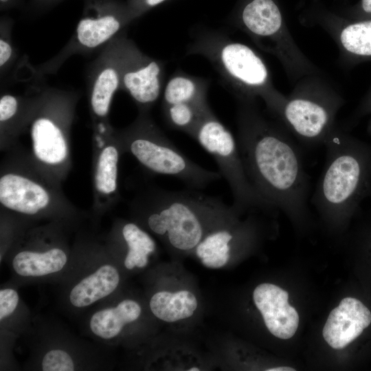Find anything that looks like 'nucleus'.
Returning a JSON list of instances; mask_svg holds the SVG:
<instances>
[{"label": "nucleus", "mask_w": 371, "mask_h": 371, "mask_svg": "<svg viewBox=\"0 0 371 371\" xmlns=\"http://www.w3.org/2000/svg\"><path fill=\"white\" fill-rule=\"evenodd\" d=\"M238 24L258 47L279 60L292 82L319 74L297 45L273 0H251L243 8Z\"/></svg>", "instance_id": "9d476101"}, {"label": "nucleus", "mask_w": 371, "mask_h": 371, "mask_svg": "<svg viewBox=\"0 0 371 371\" xmlns=\"http://www.w3.org/2000/svg\"><path fill=\"white\" fill-rule=\"evenodd\" d=\"M324 146L326 162L310 203L328 221H341L371 196V146L337 126Z\"/></svg>", "instance_id": "f03ea898"}, {"label": "nucleus", "mask_w": 371, "mask_h": 371, "mask_svg": "<svg viewBox=\"0 0 371 371\" xmlns=\"http://www.w3.org/2000/svg\"><path fill=\"white\" fill-rule=\"evenodd\" d=\"M267 371H295V369L291 367H277L271 368L266 370Z\"/></svg>", "instance_id": "473e14b6"}, {"label": "nucleus", "mask_w": 371, "mask_h": 371, "mask_svg": "<svg viewBox=\"0 0 371 371\" xmlns=\"http://www.w3.org/2000/svg\"><path fill=\"white\" fill-rule=\"evenodd\" d=\"M188 370L189 371H199L200 370V369H199L198 368L193 367V368H190Z\"/></svg>", "instance_id": "f704fd0d"}, {"label": "nucleus", "mask_w": 371, "mask_h": 371, "mask_svg": "<svg viewBox=\"0 0 371 371\" xmlns=\"http://www.w3.org/2000/svg\"><path fill=\"white\" fill-rule=\"evenodd\" d=\"M114 41L120 65V89L127 92L146 111L161 94L164 63L144 54L133 41L122 33Z\"/></svg>", "instance_id": "ddd939ff"}, {"label": "nucleus", "mask_w": 371, "mask_h": 371, "mask_svg": "<svg viewBox=\"0 0 371 371\" xmlns=\"http://www.w3.org/2000/svg\"><path fill=\"white\" fill-rule=\"evenodd\" d=\"M207 80L181 71L173 74L167 82L163 95V106L177 103L207 104Z\"/></svg>", "instance_id": "b1692460"}, {"label": "nucleus", "mask_w": 371, "mask_h": 371, "mask_svg": "<svg viewBox=\"0 0 371 371\" xmlns=\"http://www.w3.org/2000/svg\"><path fill=\"white\" fill-rule=\"evenodd\" d=\"M18 288L9 281L0 289V335L16 338L27 332L33 318L30 310L20 296Z\"/></svg>", "instance_id": "4be33fe9"}, {"label": "nucleus", "mask_w": 371, "mask_h": 371, "mask_svg": "<svg viewBox=\"0 0 371 371\" xmlns=\"http://www.w3.org/2000/svg\"><path fill=\"white\" fill-rule=\"evenodd\" d=\"M238 100L236 139L251 184L273 208L302 217L311 185L299 147L281 122L262 114L256 100Z\"/></svg>", "instance_id": "f257e3e1"}, {"label": "nucleus", "mask_w": 371, "mask_h": 371, "mask_svg": "<svg viewBox=\"0 0 371 371\" xmlns=\"http://www.w3.org/2000/svg\"><path fill=\"white\" fill-rule=\"evenodd\" d=\"M10 29L4 25H1L0 36V67L1 70L11 63L14 58V48L10 38Z\"/></svg>", "instance_id": "cd10ccee"}, {"label": "nucleus", "mask_w": 371, "mask_h": 371, "mask_svg": "<svg viewBox=\"0 0 371 371\" xmlns=\"http://www.w3.org/2000/svg\"><path fill=\"white\" fill-rule=\"evenodd\" d=\"M19 109L18 98L12 94H4L0 99V122L1 126L12 120Z\"/></svg>", "instance_id": "c85d7f7f"}, {"label": "nucleus", "mask_w": 371, "mask_h": 371, "mask_svg": "<svg viewBox=\"0 0 371 371\" xmlns=\"http://www.w3.org/2000/svg\"><path fill=\"white\" fill-rule=\"evenodd\" d=\"M122 273L106 245L83 243L72 249L70 265L57 284L58 302L68 316L83 317L120 292Z\"/></svg>", "instance_id": "423d86ee"}, {"label": "nucleus", "mask_w": 371, "mask_h": 371, "mask_svg": "<svg viewBox=\"0 0 371 371\" xmlns=\"http://www.w3.org/2000/svg\"><path fill=\"white\" fill-rule=\"evenodd\" d=\"M45 109L34 117L30 124L32 149L36 159L47 165L63 163L68 146L60 119L52 111L53 91L43 93Z\"/></svg>", "instance_id": "2eb2a0df"}, {"label": "nucleus", "mask_w": 371, "mask_h": 371, "mask_svg": "<svg viewBox=\"0 0 371 371\" xmlns=\"http://www.w3.org/2000/svg\"><path fill=\"white\" fill-rule=\"evenodd\" d=\"M328 27L344 60L351 63L371 61V19H357Z\"/></svg>", "instance_id": "412c9836"}, {"label": "nucleus", "mask_w": 371, "mask_h": 371, "mask_svg": "<svg viewBox=\"0 0 371 371\" xmlns=\"http://www.w3.org/2000/svg\"><path fill=\"white\" fill-rule=\"evenodd\" d=\"M23 337L29 351L27 370H108L114 363L110 347L75 335L52 317L34 316Z\"/></svg>", "instance_id": "39448f33"}, {"label": "nucleus", "mask_w": 371, "mask_h": 371, "mask_svg": "<svg viewBox=\"0 0 371 371\" xmlns=\"http://www.w3.org/2000/svg\"><path fill=\"white\" fill-rule=\"evenodd\" d=\"M61 228L54 225L22 233L6 254L4 261L17 287L33 284H58L71 260Z\"/></svg>", "instance_id": "6e6552de"}, {"label": "nucleus", "mask_w": 371, "mask_h": 371, "mask_svg": "<svg viewBox=\"0 0 371 371\" xmlns=\"http://www.w3.org/2000/svg\"><path fill=\"white\" fill-rule=\"evenodd\" d=\"M197 306L196 296L188 290L157 291L150 297L148 301L150 313L156 318L168 323L190 317Z\"/></svg>", "instance_id": "5701e85b"}, {"label": "nucleus", "mask_w": 371, "mask_h": 371, "mask_svg": "<svg viewBox=\"0 0 371 371\" xmlns=\"http://www.w3.org/2000/svg\"><path fill=\"white\" fill-rule=\"evenodd\" d=\"M345 100L320 74L306 76L286 95L278 120L302 145H324L337 125L335 119Z\"/></svg>", "instance_id": "0eeeda50"}, {"label": "nucleus", "mask_w": 371, "mask_h": 371, "mask_svg": "<svg viewBox=\"0 0 371 371\" xmlns=\"http://www.w3.org/2000/svg\"><path fill=\"white\" fill-rule=\"evenodd\" d=\"M138 203L137 212L146 227L181 251L195 249L230 207L192 188L155 190Z\"/></svg>", "instance_id": "7ed1b4c3"}, {"label": "nucleus", "mask_w": 371, "mask_h": 371, "mask_svg": "<svg viewBox=\"0 0 371 371\" xmlns=\"http://www.w3.org/2000/svg\"><path fill=\"white\" fill-rule=\"evenodd\" d=\"M188 54L205 57L232 89L238 100L260 98L278 118L286 95L273 85L269 70L252 48L216 32H205L188 47Z\"/></svg>", "instance_id": "20e7f679"}, {"label": "nucleus", "mask_w": 371, "mask_h": 371, "mask_svg": "<svg viewBox=\"0 0 371 371\" xmlns=\"http://www.w3.org/2000/svg\"><path fill=\"white\" fill-rule=\"evenodd\" d=\"M166 1L167 0H129L128 7L135 19Z\"/></svg>", "instance_id": "c756f323"}, {"label": "nucleus", "mask_w": 371, "mask_h": 371, "mask_svg": "<svg viewBox=\"0 0 371 371\" xmlns=\"http://www.w3.org/2000/svg\"><path fill=\"white\" fill-rule=\"evenodd\" d=\"M120 292L99 304L84 316L82 332L93 341L112 347L125 341L131 328L142 320L140 302L131 297H120Z\"/></svg>", "instance_id": "4468645a"}, {"label": "nucleus", "mask_w": 371, "mask_h": 371, "mask_svg": "<svg viewBox=\"0 0 371 371\" xmlns=\"http://www.w3.org/2000/svg\"><path fill=\"white\" fill-rule=\"evenodd\" d=\"M17 338L1 335V370L17 368L13 357V348Z\"/></svg>", "instance_id": "bb28decb"}, {"label": "nucleus", "mask_w": 371, "mask_h": 371, "mask_svg": "<svg viewBox=\"0 0 371 371\" xmlns=\"http://www.w3.org/2000/svg\"><path fill=\"white\" fill-rule=\"evenodd\" d=\"M106 247L121 271H128L145 268L157 248L151 236L133 222L117 225Z\"/></svg>", "instance_id": "dca6fc26"}, {"label": "nucleus", "mask_w": 371, "mask_h": 371, "mask_svg": "<svg viewBox=\"0 0 371 371\" xmlns=\"http://www.w3.org/2000/svg\"><path fill=\"white\" fill-rule=\"evenodd\" d=\"M133 19L128 6L107 0L89 1L73 36L56 56L43 65V71L56 69L72 54L90 52L109 43Z\"/></svg>", "instance_id": "f8f14e48"}, {"label": "nucleus", "mask_w": 371, "mask_h": 371, "mask_svg": "<svg viewBox=\"0 0 371 371\" xmlns=\"http://www.w3.org/2000/svg\"><path fill=\"white\" fill-rule=\"evenodd\" d=\"M191 137L216 161L219 172L233 196L232 206L240 213L246 210L273 209L256 191L244 167L237 139L209 109L201 117Z\"/></svg>", "instance_id": "9b49d317"}, {"label": "nucleus", "mask_w": 371, "mask_h": 371, "mask_svg": "<svg viewBox=\"0 0 371 371\" xmlns=\"http://www.w3.org/2000/svg\"><path fill=\"white\" fill-rule=\"evenodd\" d=\"M0 202L12 212L35 216L47 209L50 196L35 181L19 174L7 173L0 178Z\"/></svg>", "instance_id": "6ab92c4d"}, {"label": "nucleus", "mask_w": 371, "mask_h": 371, "mask_svg": "<svg viewBox=\"0 0 371 371\" xmlns=\"http://www.w3.org/2000/svg\"><path fill=\"white\" fill-rule=\"evenodd\" d=\"M357 114L360 116L366 115L370 116L368 124V132L371 135V87L361 102L357 111Z\"/></svg>", "instance_id": "7c9ffc66"}, {"label": "nucleus", "mask_w": 371, "mask_h": 371, "mask_svg": "<svg viewBox=\"0 0 371 371\" xmlns=\"http://www.w3.org/2000/svg\"><path fill=\"white\" fill-rule=\"evenodd\" d=\"M91 78L89 102L93 113L105 117L115 93L120 89L121 77L118 54L114 39L96 62Z\"/></svg>", "instance_id": "aec40b11"}, {"label": "nucleus", "mask_w": 371, "mask_h": 371, "mask_svg": "<svg viewBox=\"0 0 371 371\" xmlns=\"http://www.w3.org/2000/svg\"><path fill=\"white\" fill-rule=\"evenodd\" d=\"M127 150L151 172L175 177L195 190L221 179L219 172L192 161L146 116L139 117L123 136Z\"/></svg>", "instance_id": "1a4fd4ad"}, {"label": "nucleus", "mask_w": 371, "mask_h": 371, "mask_svg": "<svg viewBox=\"0 0 371 371\" xmlns=\"http://www.w3.org/2000/svg\"><path fill=\"white\" fill-rule=\"evenodd\" d=\"M118 160L119 151L115 145L109 144L100 153L96 163L95 185L100 194L111 195L116 192Z\"/></svg>", "instance_id": "a878e982"}, {"label": "nucleus", "mask_w": 371, "mask_h": 371, "mask_svg": "<svg viewBox=\"0 0 371 371\" xmlns=\"http://www.w3.org/2000/svg\"><path fill=\"white\" fill-rule=\"evenodd\" d=\"M164 116L168 125L191 137L203 115L210 109L208 103H177L163 106Z\"/></svg>", "instance_id": "393cba45"}, {"label": "nucleus", "mask_w": 371, "mask_h": 371, "mask_svg": "<svg viewBox=\"0 0 371 371\" xmlns=\"http://www.w3.org/2000/svg\"><path fill=\"white\" fill-rule=\"evenodd\" d=\"M371 323L370 310L359 300L348 297L329 314L323 337L335 349H342L357 338Z\"/></svg>", "instance_id": "a211bd4d"}, {"label": "nucleus", "mask_w": 371, "mask_h": 371, "mask_svg": "<svg viewBox=\"0 0 371 371\" xmlns=\"http://www.w3.org/2000/svg\"><path fill=\"white\" fill-rule=\"evenodd\" d=\"M361 17L357 19H371V0H361Z\"/></svg>", "instance_id": "2f4dec72"}, {"label": "nucleus", "mask_w": 371, "mask_h": 371, "mask_svg": "<svg viewBox=\"0 0 371 371\" xmlns=\"http://www.w3.org/2000/svg\"><path fill=\"white\" fill-rule=\"evenodd\" d=\"M289 293L270 283L258 285L253 292V300L261 313L269 331L275 337L288 339L295 333L299 315L288 302Z\"/></svg>", "instance_id": "f3484780"}, {"label": "nucleus", "mask_w": 371, "mask_h": 371, "mask_svg": "<svg viewBox=\"0 0 371 371\" xmlns=\"http://www.w3.org/2000/svg\"><path fill=\"white\" fill-rule=\"evenodd\" d=\"M12 1V0H0V2H1V5H7V4H8L9 3H10Z\"/></svg>", "instance_id": "72a5a7b5"}]
</instances>
